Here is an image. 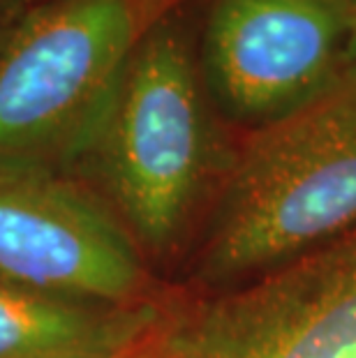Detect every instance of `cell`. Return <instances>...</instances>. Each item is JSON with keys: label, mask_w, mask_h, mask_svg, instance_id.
Returning <instances> with one entry per match:
<instances>
[{"label": "cell", "mask_w": 356, "mask_h": 358, "mask_svg": "<svg viewBox=\"0 0 356 358\" xmlns=\"http://www.w3.org/2000/svg\"><path fill=\"white\" fill-rule=\"evenodd\" d=\"M199 10L192 0L143 37L77 157L141 255L178 245L204 196L218 194L241 139L227 136L201 77Z\"/></svg>", "instance_id": "6da1fadb"}, {"label": "cell", "mask_w": 356, "mask_h": 358, "mask_svg": "<svg viewBox=\"0 0 356 358\" xmlns=\"http://www.w3.org/2000/svg\"><path fill=\"white\" fill-rule=\"evenodd\" d=\"M356 224V63L299 111L241 134L194 275L248 285Z\"/></svg>", "instance_id": "7a4b0ae2"}, {"label": "cell", "mask_w": 356, "mask_h": 358, "mask_svg": "<svg viewBox=\"0 0 356 358\" xmlns=\"http://www.w3.org/2000/svg\"><path fill=\"white\" fill-rule=\"evenodd\" d=\"M192 0H40L0 42V162L74 164L134 49Z\"/></svg>", "instance_id": "3957f363"}, {"label": "cell", "mask_w": 356, "mask_h": 358, "mask_svg": "<svg viewBox=\"0 0 356 358\" xmlns=\"http://www.w3.org/2000/svg\"><path fill=\"white\" fill-rule=\"evenodd\" d=\"M352 0H201L197 53L220 118L238 134L322 95L347 67Z\"/></svg>", "instance_id": "277c9868"}, {"label": "cell", "mask_w": 356, "mask_h": 358, "mask_svg": "<svg viewBox=\"0 0 356 358\" xmlns=\"http://www.w3.org/2000/svg\"><path fill=\"white\" fill-rule=\"evenodd\" d=\"M171 358H356V224L248 285L171 303Z\"/></svg>", "instance_id": "5b68a950"}, {"label": "cell", "mask_w": 356, "mask_h": 358, "mask_svg": "<svg viewBox=\"0 0 356 358\" xmlns=\"http://www.w3.org/2000/svg\"><path fill=\"white\" fill-rule=\"evenodd\" d=\"M0 280L104 306L155 299L141 250L104 199L42 164L0 162Z\"/></svg>", "instance_id": "8992f818"}, {"label": "cell", "mask_w": 356, "mask_h": 358, "mask_svg": "<svg viewBox=\"0 0 356 358\" xmlns=\"http://www.w3.org/2000/svg\"><path fill=\"white\" fill-rule=\"evenodd\" d=\"M169 306L72 301L0 280V358H134L162 331Z\"/></svg>", "instance_id": "52a82bcc"}, {"label": "cell", "mask_w": 356, "mask_h": 358, "mask_svg": "<svg viewBox=\"0 0 356 358\" xmlns=\"http://www.w3.org/2000/svg\"><path fill=\"white\" fill-rule=\"evenodd\" d=\"M166 317H169V315H166ZM164 324H166V322H164ZM139 358H171V356H169V349H166V345H164V326H162L160 335H157V338L153 340V345H150Z\"/></svg>", "instance_id": "ba28073f"}, {"label": "cell", "mask_w": 356, "mask_h": 358, "mask_svg": "<svg viewBox=\"0 0 356 358\" xmlns=\"http://www.w3.org/2000/svg\"><path fill=\"white\" fill-rule=\"evenodd\" d=\"M354 5V14H352V35H350V49H347V53H350V60L352 63H356V0H352Z\"/></svg>", "instance_id": "9c48e42d"}, {"label": "cell", "mask_w": 356, "mask_h": 358, "mask_svg": "<svg viewBox=\"0 0 356 358\" xmlns=\"http://www.w3.org/2000/svg\"><path fill=\"white\" fill-rule=\"evenodd\" d=\"M35 3H40V0H19V5H24V7H28V5H35Z\"/></svg>", "instance_id": "30bf717a"}, {"label": "cell", "mask_w": 356, "mask_h": 358, "mask_svg": "<svg viewBox=\"0 0 356 358\" xmlns=\"http://www.w3.org/2000/svg\"><path fill=\"white\" fill-rule=\"evenodd\" d=\"M157 335H160V333H157ZM150 345H153V342H150ZM150 345H148V347H150ZM148 347H146V349H148ZM146 349H143V352H146ZM143 352H139V354H137V356H134V358H139V356H141Z\"/></svg>", "instance_id": "8fae6325"}]
</instances>
